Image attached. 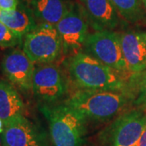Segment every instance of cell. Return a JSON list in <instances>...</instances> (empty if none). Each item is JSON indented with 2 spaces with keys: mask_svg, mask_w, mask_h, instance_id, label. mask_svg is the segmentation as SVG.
Instances as JSON below:
<instances>
[{
  "mask_svg": "<svg viewBox=\"0 0 146 146\" xmlns=\"http://www.w3.org/2000/svg\"><path fill=\"white\" fill-rule=\"evenodd\" d=\"M127 103V96L118 91L81 90L66 102L86 119L107 120L120 113Z\"/></svg>",
  "mask_w": 146,
  "mask_h": 146,
  "instance_id": "3",
  "label": "cell"
},
{
  "mask_svg": "<svg viewBox=\"0 0 146 146\" xmlns=\"http://www.w3.org/2000/svg\"><path fill=\"white\" fill-rule=\"evenodd\" d=\"M74 3L72 0H30L29 6L41 24L55 26Z\"/></svg>",
  "mask_w": 146,
  "mask_h": 146,
  "instance_id": "13",
  "label": "cell"
},
{
  "mask_svg": "<svg viewBox=\"0 0 146 146\" xmlns=\"http://www.w3.org/2000/svg\"><path fill=\"white\" fill-rule=\"evenodd\" d=\"M136 146H146V128L145 130L144 131V132L142 133Z\"/></svg>",
  "mask_w": 146,
  "mask_h": 146,
  "instance_id": "20",
  "label": "cell"
},
{
  "mask_svg": "<svg viewBox=\"0 0 146 146\" xmlns=\"http://www.w3.org/2000/svg\"><path fill=\"white\" fill-rule=\"evenodd\" d=\"M19 3V0H0V11L15 10Z\"/></svg>",
  "mask_w": 146,
  "mask_h": 146,
  "instance_id": "19",
  "label": "cell"
},
{
  "mask_svg": "<svg viewBox=\"0 0 146 146\" xmlns=\"http://www.w3.org/2000/svg\"><path fill=\"white\" fill-rule=\"evenodd\" d=\"M1 67L11 83L24 91L32 89L34 63L23 50L16 48L7 53L2 60Z\"/></svg>",
  "mask_w": 146,
  "mask_h": 146,
  "instance_id": "10",
  "label": "cell"
},
{
  "mask_svg": "<svg viewBox=\"0 0 146 146\" xmlns=\"http://www.w3.org/2000/svg\"><path fill=\"white\" fill-rule=\"evenodd\" d=\"M21 35L13 32L0 21V47L11 48L22 43Z\"/></svg>",
  "mask_w": 146,
  "mask_h": 146,
  "instance_id": "17",
  "label": "cell"
},
{
  "mask_svg": "<svg viewBox=\"0 0 146 146\" xmlns=\"http://www.w3.org/2000/svg\"><path fill=\"white\" fill-rule=\"evenodd\" d=\"M121 48L127 72L137 75L146 70V32L120 33Z\"/></svg>",
  "mask_w": 146,
  "mask_h": 146,
  "instance_id": "11",
  "label": "cell"
},
{
  "mask_svg": "<svg viewBox=\"0 0 146 146\" xmlns=\"http://www.w3.org/2000/svg\"><path fill=\"white\" fill-rule=\"evenodd\" d=\"M24 110L23 100L16 89L7 81L0 80V119L4 125L23 115Z\"/></svg>",
  "mask_w": 146,
  "mask_h": 146,
  "instance_id": "15",
  "label": "cell"
},
{
  "mask_svg": "<svg viewBox=\"0 0 146 146\" xmlns=\"http://www.w3.org/2000/svg\"><path fill=\"white\" fill-rule=\"evenodd\" d=\"M89 25L82 6L75 3L68 13L55 25L61 38L64 53L83 49L89 35Z\"/></svg>",
  "mask_w": 146,
  "mask_h": 146,
  "instance_id": "6",
  "label": "cell"
},
{
  "mask_svg": "<svg viewBox=\"0 0 146 146\" xmlns=\"http://www.w3.org/2000/svg\"><path fill=\"white\" fill-rule=\"evenodd\" d=\"M142 1V3H143V4L145 6V7L146 9V0H141Z\"/></svg>",
  "mask_w": 146,
  "mask_h": 146,
  "instance_id": "22",
  "label": "cell"
},
{
  "mask_svg": "<svg viewBox=\"0 0 146 146\" xmlns=\"http://www.w3.org/2000/svg\"><path fill=\"white\" fill-rule=\"evenodd\" d=\"M135 83V99L133 105L136 108L146 109V72L137 74Z\"/></svg>",
  "mask_w": 146,
  "mask_h": 146,
  "instance_id": "18",
  "label": "cell"
},
{
  "mask_svg": "<svg viewBox=\"0 0 146 146\" xmlns=\"http://www.w3.org/2000/svg\"><path fill=\"white\" fill-rule=\"evenodd\" d=\"M3 131H4V123L3 120L0 119V133H3Z\"/></svg>",
  "mask_w": 146,
  "mask_h": 146,
  "instance_id": "21",
  "label": "cell"
},
{
  "mask_svg": "<svg viewBox=\"0 0 146 146\" xmlns=\"http://www.w3.org/2000/svg\"><path fill=\"white\" fill-rule=\"evenodd\" d=\"M68 68L74 83L86 90L118 91L126 85L123 72L84 52L76 53L70 58Z\"/></svg>",
  "mask_w": 146,
  "mask_h": 146,
  "instance_id": "1",
  "label": "cell"
},
{
  "mask_svg": "<svg viewBox=\"0 0 146 146\" xmlns=\"http://www.w3.org/2000/svg\"><path fill=\"white\" fill-rule=\"evenodd\" d=\"M23 50L33 63L47 64L57 60L63 51V45L56 27L38 25L25 36Z\"/></svg>",
  "mask_w": 146,
  "mask_h": 146,
  "instance_id": "4",
  "label": "cell"
},
{
  "mask_svg": "<svg viewBox=\"0 0 146 146\" xmlns=\"http://www.w3.org/2000/svg\"><path fill=\"white\" fill-rule=\"evenodd\" d=\"M89 25L95 31L113 30L119 26V15L110 0H80Z\"/></svg>",
  "mask_w": 146,
  "mask_h": 146,
  "instance_id": "12",
  "label": "cell"
},
{
  "mask_svg": "<svg viewBox=\"0 0 146 146\" xmlns=\"http://www.w3.org/2000/svg\"><path fill=\"white\" fill-rule=\"evenodd\" d=\"M32 90L40 101L52 103L65 95L68 84L58 67L49 63L41 64L34 68Z\"/></svg>",
  "mask_w": 146,
  "mask_h": 146,
  "instance_id": "7",
  "label": "cell"
},
{
  "mask_svg": "<svg viewBox=\"0 0 146 146\" xmlns=\"http://www.w3.org/2000/svg\"><path fill=\"white\" fill-rule=\"evenodd\" d=\"M84 53L120 72H128L123 58L120 33L101 30L89 33L84 45Z\"/></svg>",
  "mask_w": 146,
  "mask_h": 146,
  "instance_id": "5",
  "label": "cell"
},
{
  "mask_svg": "<svg viewBox=\"0 0 146 146\" xmlns=\"http://www.w3.org/2000/svg\"><path fill=\"white\" fill-rule=\"evenodd\" d=\"M0 21L21 36L34 30L38 25L30 7L23 3H19L15 10L0 11Z\"/></svg>",
  "mask_w": 146,
  "mask_h": 146,
  "instance_id": "14",
  "label": "cell"
},
{
  "mask_svg": "<svg viewBox=\"0 0 146 146\" xmlns=\"http://www.w3.org/2000/svg\"><path fill=\"white\" fill-rule=\"evenodd\" d=\"M49 122L53 146H83L85 118L66 103L40 108Z\"/></svg>",
  "mask_w": 146,
  "mask_h": 146,
  "instance_id": "2",
  "label": "cell"
},
{
  "mask_svg": "<svg viewBox=\"0 0 146 146\" xmlns=\"http://www.w3.org/2000/svg\"><path fill=\"white\" fill-rule=\"evenodd\" d=\"M145 128L146 109L127 112L111 126L112 146H136Z\"/></svg>",
  "mask_w": 146,
  "mask_h": 146,
  "instance_id": "9",
  "label": "cell"
},
{
  "mask_svg": "<svg viewBox=\"0 0 146 146\" xmlns=\"http://www.w3.org/2000/svg\"><path fill=\"white\" fill-rule=\"evenodd\" d=\"M2 146H4V145H2Z\"/></svg>",
  "mask_w": 146,
  "mask_h": 146,
  "instance_id": "23",
  "label": "cell"
},
{
  "mask_svg": "<svg viewBox=\"0 0 146 146\" xmlns=\"http://www.w3.org/2000/svg\"><path fill=\"white\" fill-rule=\"evenodd\" d=\"M2 142L4 146H50L46 130L23 115L4 125Z\"/></svg>",
  "mask_w": 146,
  "mask_h": 146,
  "instance_id": "8",
  "label": "cell"
},
{
  "mask_svg": "<svg viewBox=\"0 0 146 146\" xmlns=\"http://www.w3.org/2000/svg\"><path fill=\"white\" fill-rule=\"evenodd\" d=\"M119 15L131 24L146 23L145 7L141 0H110Z\"/></svg>",
  "mask_w": 146,
  "mask_h": 146,
  "instance_id": "16",
  "label": "cell"
}]
</instances>
